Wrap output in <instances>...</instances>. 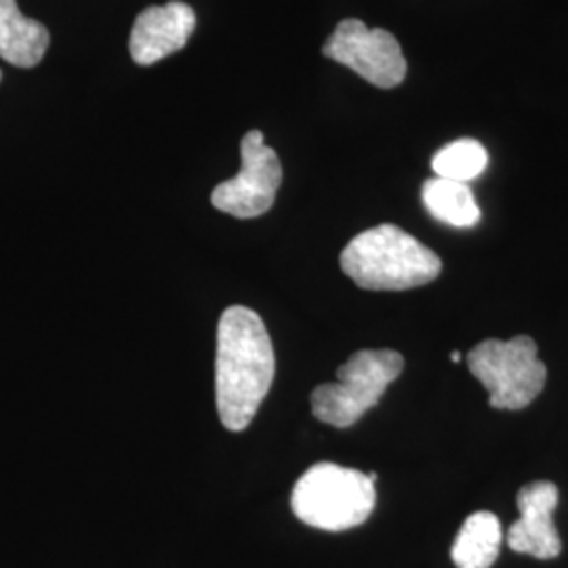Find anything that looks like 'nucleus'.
Masks as SVG:
<instances>
[{
  "mask_svg": "<svg viewBox=\"0 0 568 568\" xmlns=\"http://www.w3.org/2000/svg\"><path fill=\"white\" fill-rule=\"evenodd\" d=\"M276 375V358L262 316L244 305H230L217 325L215 400L230 432L251 426Z\"/></svg>",
  "mask_w": 568,
  "mask_h": 568,
  "instance_id": "1",
  "label": "nucleus"
},
{
  "mask_svg": "<svg viewBox=\"0 0 568 568\" xmlns=\"http://www.w3.org/2000/svg\"><path fill=\"white\" fill-rule=\"evenodd\" d=\"M342 270L366 291H408L436 281L443 262L403 227L382 224L349 241Z\"/></svg>",
  "mask_w": 568,
  "mask_h": 568,
  "instance_id": "2",
  "label": "nucleus"
},
{
  "mask_svg": "<svg viewBox=\"0 0 568 568\" xmlns=\"http://www.w3.org/2000/svg\"><path fill=\"white\" fill-rule=\"evenodd\" d=\"M377 474L337 464H316L297 480L291 495L293 514L307 527L342 532L361 527L377 504Z\"/></svg>",
  "mask_w": 568,
  "mask_h": 568,
  "instance_id": "3",
  "label": "nucleus"
},
{
  "mask_svg": "<svg viewBox=\"0 0 568 568\" xmlns=\"http://www.w3.org/2000/svg\"><path fill=\"white\" fill-rule=\"evenodd\" d=\"M405 358L394 349H361L337 368V382L312 392V413L328 426H354L400 377Z\"/></svg>",
  "mask_w": 568,
  "mask_h": 568,
  "instance_id": "4",
  "label": "nucleus"
},
{
  "mask_svg": "<svg viewBox=\"0 0 568 568\" xmlns=\"http://www.w3.org/2000/svg\"><path fill=\"white\" fill-rule=\"evenodd\" d=\"M537 352V344L527 335H518L509 342L485 339L469 349V373L487 389L488 405L520 410L544 392L548 368L539 361Z\"/></svg>",
  "mask_w": 568,
  "mask_h": 568,
  "instance_id": "5",
  "label": "nucleus"
},
{
  "mask_svg": "<svg viewBox=\"0 0 568 568\" xmlns=\"http://www.w3.org/2000/svg\"><path fill=\"white\" fill-rule=\"evenodd\" d=\"M243 166L236 178L220 183L211 203L222 213L239 220H253L265 215L276 201L283 183V164L278 154L265 145L262 131H248L241 142Z\"/></svg>",
  "mask_w": 568,
  "mask_h": 568,
  "instance_id": "6",
  "label": "nucleus"
},
{
  "mask_svg": "<svg viewBox=\"0 0 568 568\" xmlns=\"http://www.w3.org/2000/svg\"><path fill=\"white\" fill-rule=\"evenodd\" d=\"M323 53L379 89H394L406 79V60L400 42L384 28H366L365 21H339L325 42Z\"/></svg>",
  "mask_w": 568,
  "mask_h": 568,
  "instance_id": "7",
  "label": "nucleus"
},
{
  "mask_svg": "<svg viewBox=\"0 0 568 568\" xmlns=\"http://www.w3.org/2000/svg\"><path fill=\"white\" fill-rule=\"evenodd\" d=\"M516 506L520 518L509 527V548L539 560L558 558L562 551V539L554 525L558 487L549 480H535L518 490Z\"/></svg>",
  "mask_w": 568,
  "mask_h": 568,
  "instance_id": "8",
  "label": "nucleus"
},
{
  "mask_svg": "<svg viewBox=\"0 0 568 568\" xmlns=\"http://www.w3.org/2000/svg\"><path fill=\"white\" fill-rule=\"evenodd\" d=\"M196 28V13L190 4L171 0L166 4L148 7L133 23L129 39L131 58L140 65H152L164 60L190 41Z\"/></svg>",
  "mask_w": 568,
  "mask_h": 568,
  "instance_id": "9",
  "label": "nucleus"
},
{
  "mask_svg": "<svg viewBox=\"0 0 568 568\" xmlns=\"http://www.w3.org/2000/svg\"><path fill=\"white\" fill-rule=\"evenodd\" d=\"M49 49V30L26 18L16 0H0V58L16 68H34Z\"/></svg>",
  "mask_w": 568,
  "mask_h": 568,
  "instance_id": "10",
  "label": "nucleus"
},
{
  "mask_svg": "<svg viewBox=\"0 0 568 568\" xmlns=\"http://www.w3.org/2000/svg\"><path fill=\"white\" fill-rule=\"evenodd\" d=\"M504 528L493 511H476L467 518L450 549L457 568H490L499 558Z\"/></svg>",
  "mask_w": 568,
  "mask_h": 568,
  "instance_id": "11",
  "label": "nucleus"
},
{
  "mask_svg": "<svg viewBox=\"0 0 568 568\" xmlns=\"http://www.w3.org/2000/svg\"><path fill=\"white\" fill-rule=\"evenodd\" d=\"M422 201L432 217L453 227H474L483 215L467 183L450 182L443 178L427 180L422 187Z\"/></svg>",
  "mask_w": 568,
  "mask_h": 568,
  "instance_id": "12",
  "label": "nucleus"
},
{
  "mask_svg": "<svg viewBox=\"0 0 568 568\" xmlns=\"http://www.w3.org/2000/svg\"><path fill=\"white\" fill-rule=\"evenodd\" d=\"M487 164L488 152L485 145L469 138L447 143L432 159V169L436 178L459 183L476 180L487 169Z\"/></svg>",
  "mask_w": 568,
  "mask_h": 568,
  "instance_id": "13",
  "label": "nucleus"
},
{
  "mask_svg": "<svg viewBox=\"0 0 568 568\" xmlns=\"http://www.w3.org/2000/svg\"><path fill=\"white\" fill-rule=\"evenodd\" d=\"M450 361L457 365V363H462V352H453L450 354Z\"/></svg>",
  "mask_w": 568,
  "mask_h": 568,
  "instance_id": "14",
  "label": "nucleus"
},
{
  "mask_svg": "<svg viewBox=\"0 0 568 568\" xmlns=\"http://www.w3.org/2000/svg\"><path fill=\"white\" fill-rule=\"evenodd\" d=\"M0 79H2V74H0Z\"/></svg>",
  "mask_w": 568,
  "mask_h": 568,
  "instance_id": "15",
  "label": "nucleus"
}]
</instances>
